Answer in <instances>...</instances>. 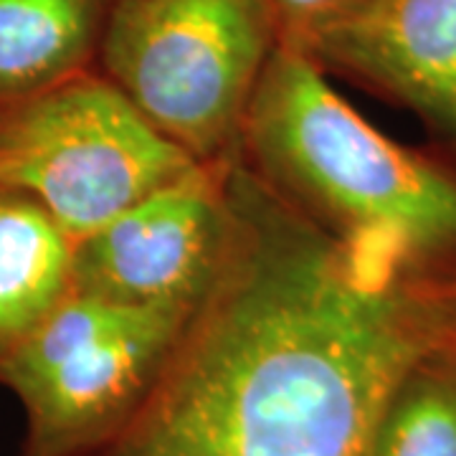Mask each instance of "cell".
<instances>
[{
	"label": "cell",
	"mask_w": 456,
	"mask_h": 456,
	"mask_svg": "<svg viewBox=\"0 0 456 456\" xmlns=\"http://www.w3.org/2000/svg\"><path fill=\"white\" fill-rule=\"evenodd\" d=\"M231 233L158 383L79 456H368L408 365L456 335V277L347 244L241 160Z\"/></svg>",
	"instance_id": "6da1fadb"
},
{
	"label": "cell",
	"mask_w": 456,
	"mask_h": 456,
	"mask_svg": "<svg viewBox=\"0 0 456 456\" xmlns=\"http://www.w3.org/2000/svg\"><path fill=\"white\" fill-rule=\"evenodd\" d=\"M241 163L327 233L456 277V165L375 130L297 44L264 69Z\"/></svg>",
	"instance_id": "7a4b0ae2"
},
{
	"label": "cell",
	"mask_w": 456,
	"mask_h": 456,
	"mask_svg": "<svg viewBox=\"0 0 456 456\" xmlns=\"http://www.w3.org/2000/svg\"><path fill=\"white\" fill-rule=\"evenodd\" d=\"M279 41L266 0H114L97 69L196 163H236Z\"/></svg>",
	"instance_id": "3957f363"
},
{
	"label": "cell",
	"mask_w": 456,
	"mask_h": 456,
	"mask_svg": "<svg viewBox=\"0 0 456 456\" xmlns=\"http://www.w3.org/2000/svg\"><path fill=\"white\" fill-rule=\"evenodd\" d=\"M193 165L99 69L0 104V188L74 241Z\"/></svg>",
	"instance_id": "277c9868"
},
{
	"label": "cell",
	"mask_w": 456,
	"mask_h": 456,
	"mask_svg": "<svg viewBox=\"0 0 456 456\" xmlns=\"http://www.w3.org/2000/svg\"><path fill=\"white\" fill-rule=\"evenodd\" d=\"M196 307L66 294L0 360V383L26 419L20 456H79L112 436L158 383Z\"/></svg>",
	"instance_id": "5b68a950"
},
{
	"label": "cell",
	"mask_w": 456,
	"mask_h": 456,
	"mask_svg": "<svg viewBox=\"0 0 456 456\" xmlns=\"http://www.w3.org/2000/svg\"><path fill=\"white\" fill-rule=\"evenodd\" d=\"M231 165H193L77 239L71 289L130 307H196L226 254Z\"/></svg>",
	"instance_id": "8992f818"
},
{
	"label": "cell",
	"mask_w": 456,
	"mask_h": 456,
	"mask_svg": "<svg viewBox=\"0 0 456 456\" xmlns=\"http://www.w3.org/2000/svg\"><path fill=\"white\" fill-rule=\"evenodd\" d=\"M297 46L330 77L416 114L456 165V0H360Z\"/></svg>",
	"instance_id": "52a82bcc"
},
{
	"label": "cell",
	"mask_w": 456,
	"mask_h": 456,
	"mask_svg": "<svg viewBox=\"0 0 456 456\" xmlns=\"http://www.w3.org/2000/svg\"><path fill=\"white\" fill-rule=\"evenodd\" d=\"M114 0H0V104L97 69Z\"/></svg>",
	"instance_id": "ba28073f"
},
{
	"label": "cell",
	"mask_w": 456,
	"mask_h": 456,
	"mask_svg": "<svg viewBox=\"0 0 456 456\" xmlns=\"http://www.w3.org/2000/svg\"><path fill=\"white\" fill-rule=\"evenodd\" d=\"M74 239L33 198L0 188V360L71 292Z\"/></svg>",
	"instance_id": "9c48e42d"
},
{
	"label": "cell",
	"mask_w": 456,
	"mask_h": 456,
	"mask_svg": "<svg viewBox=\"0 0 456 456\" xmlns=\"http://www.w3.org/2000/svg\"><path fill=\"white\" fill-rule=\"evenodd\" d=\"M368 456H456V335L431 345L398 378Z\"/></svg>",
	"instance_id": "30bf717a"
},
{
	"label": "cell",
	"mask_w": 456,
	"mask_h": 456,
	"mask_svg": "<svg viewBox=\"0 0 456 456\" xmlns=\"http://www.w3.org/2000/svg\"><path fill=\"white\" fill-rule=\"evenodd\" d=\"M266 3L274 11L281 41L299 44L317 26L340 16L342 11H347L360 0H266Z\"/></svg>",
	"instance_id": "8fae6325"
}]
</instances>
